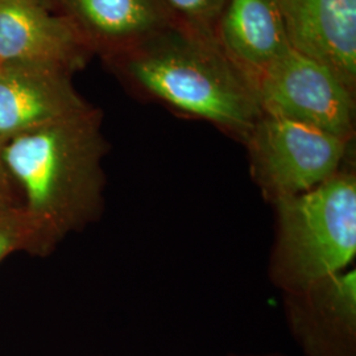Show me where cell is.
Instances as JSON below:
<instances>
[{
	"instance_id": "cell-1",
	"label": "cell",
	"mask_w": 356,
	"mask_h": 356,
	"mask_svg": "<svg viewBox=\"0 0 356 356\" xmlns=\"http://www.w3.org/2000/svg\"><path fill=\"white\" fill-rule=\"evenodd\" d=\"M129 78L161 102L245 140L263 115L254 79L216 38L175 22L126 51Z\"/></svg>"
},
{
	"instance_id": "cell-2",
	"label": "cell",
	"mask_w": 356,
	"mask_h": 356,
	"mask_svg": "<svg viewBox=\"0 0 356 356\" xmlns=\"http://www.w3.org/2000/svg\"><path fill=\"white\" fill-rule=\"evenodd\" d=\"M270 277L285 294L346 270L356 254V176L342 166L302 194L276 201Z\"/></svg>"
},
{
	"instance_id": "cell-3",
	"label": "cell",
	"mask_w": 356,
	"mask_h": 356,
	"mask_svg": "<svg viewBox=\"0 0 356 356\" xmlns=\"http://www.w3.org/2000/svg\"><path fill=\"white\" fill-rule=\"evenodd\" d=\"M251 175L268 202L312 191L342 166L351 141L263 114L243 141Z\"/></svg>"
},
{
	"instance_id": "cell-4",
	"label": "cell",
	"mask_w": 356,
	"mask_h": 356,
	"mask_svg": "<svg viewBox=\"0 0 356 356\" xmlns=\"http://www.w3.org/2000/svg\"><path fill=\"white\" fill-rule=\"evenodd\" d=\"M254 86L263 114L353 140L354 90L327 66L291 48L254 78Z\"/></svg>"
},
{
	"instance_id": "cell-5",
	"label": "cell",
	"mask_w": 356,
	"mask_h": 356,
	"mask_svg": "<svg viewBox=\"0 0 356 356\" xmlns=\"http://www.w3.org/2000/svg\"><path fill=\"white\" fill-rule=\"evenodd\" d=\"M289 330L306 356H356V272L285 294Z\"/></svg>"
},
{
	"instance_id": "cell-6",
	"label": "cell",
	"mask_w": 356,
	"mask_h": 356,
	"mask_svg": "<svg viewBox=\"0 0 356 356\" xmlns=\"http://www.w3.org/2000/svg\"><path fill=\"white\" fill-rule=\"evenodd\" d=\"M88 44L74 26L42 0H0V64L74 70L85 64Z\"/></svg>"
},
{
	"instance_id": "cell-7",
	"label": "cell",
	"mask_w": 356,
	"mask_h": 356,
	"mask_svg": "<svg viewBox=\"0 0 356 356\" xmlns=\"http://www.w3.org/2000/svg\"><path fill=\"white\" fill-rule=\"evenodd\" d=\"M281 8L291 48L355 91L356 0H281Z\"/></svg>"
},
{
	"instance_id": "cell-8",
	"label": "cell",
	"mask_w": 356,
	"mask_h": 356,
	"mask_svg": "<svg viewBox=\"0 0 356 356\" xmlns=\"http://www.w3.org/2000/svg\"><path fill=\"white\" fill-rule=\"evenodd\" d=\"M67 72L0 64V135L47 127L86 113Z\"/></svg>"
},
{
	"instance_id": "cell-9",
	"label": "cell",
	"mask_w": 356,
	"mask_h": 356,
	"mask_svg": "<svg viewBox=\"0 0 356 356\" xmlns=\"http://www.w3.org/2000/svg\"><path fill=\"white\" fill-rule=\"evenodd\" d=\"M88 44L127 51L176 22L164 0H58Z\"/></svg>"
},
{
	"instance_id": "cell-10",
	"label": "cell",
	"mask_w": 356,
	"mask_h": 356,
	"mask_svg": "<svg viewBox=\"0 0 356 356\" xmlns=\"http://www.w3.org/2000/svg\"><path fill=\"white\" fill-rule=\"evenodd\" d=\"M216 40L254 82L291 49L281 0H229L216 28Z\"/></svg>"
},
{
	"instance_id": "cell-11",
	"label": "cell",
	"mask_w": 356,
	"mask_h": 356,
	"mask_svg": "<svg viewBox=\"0 0 356 356\" xmlns=\"http://www.w3.org/2000/svg\"><path fill=\"white\" fill-rule=\"evenodd\" d=\"M176 22L216 38V28L229 0H164Z\"/></svg>"
},
{
	"instance_id": "cell-12",
	"label": "cell",
	"mask_w": 356,
	"mask_h": 356,
	"mask_svg": "<svg viewBox=\"0 0 356 356\" xmlns=\"http://www.w3.org/2000/svg\"><path fill=\"white\" fill-rule=\"evenodd\" d=\"M13 247V236L10 231L0 229V259Z\"/></svg>"
},
{
	"instance_id": "cell-13",
	"label": "cell",
	"mask_w": 356,
	"mask_h": 356,
	"mask_svg": "<svg viewBox=\"0 0 356 356\" xmlns=\"http://www.w3.org/2000/svg\"><path fill=\"white\" fill-rule=\"evenodd\" d=\"M229 356H285L277 353H268V354H248V355H229Z\"/></svg>"
}]
</instances>
